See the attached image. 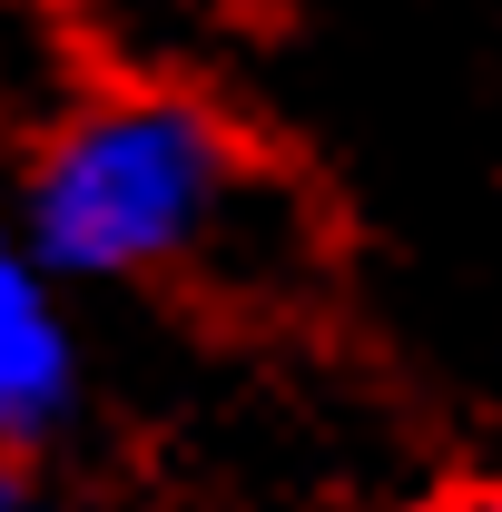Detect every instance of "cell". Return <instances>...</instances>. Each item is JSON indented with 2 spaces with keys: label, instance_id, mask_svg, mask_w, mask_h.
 I'll use <instances>...</instances> for the list:
<instances>
[{
  "label": "cell",
  "instance_id": "obj_1",
  "mask_svg": "<svg viewBox=\"0 0 502 512\" xmlns=\"http://www.w3.org/2000/svg\"><path fill=\"white\" fill-rule=\"evenodd\" d=\"M10 217V247L69 286H207L276 306L315 266V207L217 99L178 79H99L50 109Z\"/></svg>",
  "mask_w": 502,
  "mask_h": 512
},
{
  "label": "cell",
  "instance_id": "obj_2",
  "mask_svg": "<svg viewBox=\"0 0 502 512\" xmlns=\"http://www.w3.org/2000/svg\"><path fill=\"white\" fill-rule=\"evenodd\" d=\"M69 276H50L30 247L0 256V453L10 473L60 463L89 424V345L69 316Z\"/></svg>",
  "mask_w": 502,
  "mask_h": 512
}]
</instances>
